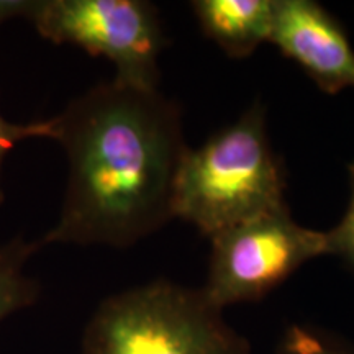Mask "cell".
<instances>
[{
  "label": "cell",
  "mask_w": 354,
  "mask_h": 354,
  "mask_svg": "<svg viewBox=\"0 0 354 354\" xmlns=\"http://www.w3.org/2000/svg\"><path fill=\"white\" fill-rule=\"evenodd\" d=\"M53 128L69 174L59 218L41 246L128 248L172 218L187 145L179 107L159 88L99 84L53 117Z\"/></svg>",
  "instance_id": "1"
},
{
  "label": "cell",
  "mask_w": 354,
  "mask_h": 354,
  "mask_svg": "<svg viewBox=\"0 0 354 354\" xmlns=\"http://www.w3.org/2000/svg\"><path fill=\"white\" fill-rule=\"evenodd\" d=\"M286 176L266 130L261 102L203 143L185 149L177 169L172 218L205 236L287 207Z\"/></svg>",
  "instance_id": "2"
},
{
  "label": "cell",
  "mask_w": 354,
  "mask_h": 354,
  "mask_svg": "<svg viewBox=\"0 0 354 354\" xmlns=\"http://www.w3.org/2000/svg\"><path fill=\"white\" fill-rule=\"evenodd\" d=\"M81 354H253L203 289L154 281L110 295L84 330Z\"/></svg>",
  "instance_id": "3"
},
{
  "label": "cell",
  "mask_w": 354,
  "mask_h": 354,
  "mask_svg": "<svg viewBox=\"0 0 354 354\" xmlns=\"http://www.w3.org/2000/svg\"><path fill=\"white\" fill-rule=\"evenodd\" d=\"M0 19H25L39 37L115 66L113 81L158 88L165 46L158 8L145 0H0Z\"/></svg>",
  "instance_id": "4"
},
{
  "label": "cell",
  "mask_w": 354,
  "mask_h": 354,
  "mask_svg": "<svg viewBox=\"0 0 354 354\" xmlns=\"http://www.w3.org/2000/svg\"><path fill=\"white\" fill-rule=\"evenodd\" d=\"M205 295L216 307L258 302L310 259L326 254L325 232L305 228L289 207L215 234Z\"/></svg>",
  "instance_id": "5"
},
{
  "label": "cell",
  "mask_w": 354,
  "mask_h": 354,
  "mask_svg": "<svg viewBox=\"0 0 354 354\" xmlns=\"http://www.w3.org/2000/svg\"><path fill=\"white\" fill-rule=\"evenodd\" d=\"M269 41L326 94L354 87V50L338 20L312 0H276Z\"/></svg>",
  "instance_id": "6"
},
{
  "label": "cell",
  "mask_w": 354,
  "mask_h": 354,
  "mask_svg": "<svg viewBox=\"0 0 354 354\" xmlns=\"http://www.w3.org/2000/svg\"><path fill=\"white\" fill-rule=\"evenodd\" d=\"M276 0H196V13L203 35L230 57L253 55L272 30Z\"/></svg>",
  "instance_id": "7"
},
{
  "label": "cell",
  "mask_w": 354,
  "mask_h": 354,
  "mask_svg": "<svg viewBox=\"0 0 354 354\" xmlns=\"http://www.w3.org/2000/svg\"><path fill=\"white\" fill-rule=\"evenodd\" d=\"M41 248L39 240L26 241L21 236L0 245V323L38 302L41 286L25 268Z\"/></svg>",
  "instance_id": "8"
},
{
  "label": "cell",
  "mask_w": 354,
  "mask_h": 354,
  "mask_svg": "<svg viewBox=\"0 0 354 354\" xmlns=\"http://www.w3.org/2000/svg\"><path fill=\"white\" fill-rule=\"evenodd\" d=\"M276 354H354V351L326 331L294 323L282 333Z\"/></svg>",
  "instance_id": "9"
},
{
  "label": "cell",
  "mask_w": 354,
  "mask_h": 354,
  "mask_svg": "<svg viewBox=\"0 0 354 354\" xmlns=\"http://www.w3.org/2000/svg\"><path fill=\"white\" fill-rule=\"evenodd\" d=\"M0 24H3L0 19ZM55 135L53 128V117L44 120H35L28 123L8 122L0 115V207L6 202V194L2 187V166L6 156L21 141L30 138H51Z\"/></svg>",
  "instance_id": "10"
},
{
  "label": "cell",
  "mask_w": 354,
  "mask_h": 354,
  "mask_svg": "<svg viewBox=\"0 0 354 354\" xmlns=\"http://www.w3.org/2000/svg\"><path fill=\"white\" fill-rule=\"evenodd\" d=\"M349 183H351V201L339 225L325 232L326 254H335L344 259L349 268L354 269V161L348 166Z\"/></svg>",
  "instance_id": "11"
}]
</instances>
